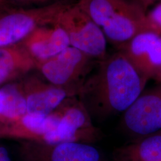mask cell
Segmentation results:
<instances>
[{"label":"cell","mask_w":161,"mask_h":161,"mask_svg":"<svg viewBox=\"0 0 161 161\" xmlns=\"http://www.w3.org/2000/svg\"><path fill=\"white\" fill-rule=\"evenodd\" d=\"M147 80L123 52L117 53L101 60L76 97L92 121H103L123 114L144 91Z\"/></svg>","instance_id":"cell-1"},{"label":"cell","mask_w":161,"mask_h":161,"mask_svg":"<svg viewBox=\"0 0 161 161\" xmlns=\"http://www.w3.org/2000/svg\"><path fill=\"white\" fill-rule=\"evenodd\" d=\"M69 4L64 1L50 5L9 9L0 14V48L19 44L42 26L56 23Z\"/></svg>","instance_id":"cell-2"},{"label":"cell","mask_w":161,"mask_h":161,"mask_svg":"<svg viewBox=\"0 0 161 161\" xmlns=\"http://www.w3.org/2000/svg\"><path fill=\"white\" fill-rule=\"evenodd\" d=\"M92 59L78 49L69 46L53 58L36 62V69L47 81L66 90L70 97H76L90 74Z\"/></svg>","instance_id":"cell-3"},{"label":"cell","mask_w":161,"mask_h":161,"mask_svg":"<svg viewBox=\"0 0 161 161\" xmlns=\"http://www.w3.org/2000/svg\"><path fill=\"white\" fill-rule=\"evenodd\" d=\"M56 23L65 31L73 47L92 58H106L107 40L103 31L76 4H69Z\"/></svg>","instance_id":"cell-4"},{"label":"cell","mask_w":161,"mask_h":161,"mask_svg":"<svg viewBox=\"0 0 161 161\" xmlns=\"http://www.w3.org/2000/svg\"><path fill=\"white\" fill-rule=\"evenodd\" d=\"M77 4L112 43L121 45L135 36L136 25L121 0H80Z\"/></svg>","instance_id":"cell-5"},{"label":"cell","mask_w":161,"mask_h":161,"mask_svg":"<svg viewBox=\"0 0 161 161\" xmlns=\"http://www.w3.org/2000/svg\"><path fill=\"white\" fill-rule=\"evenodd\" d=\"M58 122V143L77 142L92 144L101 138L86 109L76 97L65 99L52 113Z\"/></svg>","instance_id":"cell-6"},{"label":"cell","mask_w":161,"mask_h":161,"mask_svg":"<svg viewBox=\"0 0 161 161\" xmlns=\"http://www.w3.org/2000/svg\"><path fill=\"white\" fill-rule=\"evenodd\" d=\"M121 125L137 138L161 130V84L143 92L124 113Z\"/></svg>","instance_id":"cell-7"},{"label":"cell","mask_w":161,"mask_h":161,"mask_svg":"<svg viewBox=\"0 0 161 161\" xmlns=\"http://www.w3.org/2000/svg\"><path fill=\"white\" fill-rule=\"evenodd\" d=\"M19 153L22 161H103L92 144L77 142L22 141Z\"/></svg>","instance_id":"cell-8"},{"label":"cell","mask_w":161,"mask_h":161,"mask_svg":"<svg viewBox=\"0 0 161 161\" xmlns=\"http://www.w3.org/2000/svg\"><path fill=\"white\" fill-rule=\"evenodd\" d=\"M58 126V121L52 114L42 116L27 113L14 119L0 121V136L56 143Z\"/></svg>","instance_id":"cell-9"},{"label":"cell","mask_w":161,"mask_h":161,"mask_svg":"<svg viewBox=\"0 0 161 161\" xmlns=\"http://www.w3.org/2000/svg\"><path fill=\"white\" fill-rule=\"evenodd\" d=\"M26 100L27 113L48 116L65 99L68 92L36 75L28 74L18 81Z\"/></svg>","instance_id":"cell-10"},{"label":"cell","mask_w":161,"mask_h":161,"mask_svg":"<svg viewBox=\"0 0 161 161\" xmlns=\"http://www.w3.org/2000/svg\"><path fill=\"white\" fill-rule=\"evenodd\" d=\"M138 71L148 80L161 71V38L155 33L135 35L123 52Z\"/></svg>","instance_id":"cell-11"},{"label":"cell","mask_w":161,"mask_h":161,"mask_svg":"<svg viewBox=\"0 0 161 161\" xmlns=\"http://www.w3.org/2000/svg\"><path fill=\"white\" fill-rule=\"evenodd\" d=\"M20 44L36 62L53 58L70 46L68 35L56 23L37 28Z\"/></svg>","instance_id":"cell-12"},{"label":"cell","mask_w":161,"mask_h":161,"mask_svg":"<svg viewBox=\"0 0 161 161\" xmlns=\"http://www.w3.org/2000/svg\"><path fill=\"white\" fill-rule=\"evenodd\" d=\"M35 69L36 61L20 43L0 48V86Z\"/></svg>","instance_id":"cell-13"},{"label":"cell","mask_w":161,"mask_h":161,"mask_svg":"<svg viewBox=\"0 0 161 161\" xmlns=\"http://www.w3.org/2000/svg\"><path fill=\"white\" fill-rule=\"evenodd\" d=\"M114 161H161V134L138 138L117 149Z\"/></svg>","instance_id":"cell-14"},{"label":"cell","mask_w":161,"mask_h":161,"mask_svg":"<svg viewBox=\"0 0 161 161\" xmlns=\"http://www.w3.org/2000/svg\"><path fill=\"white\" fill-rule=\"evenodd\" d=\"M0 92L3 97L0 121L14 119L27 114L26 100L19 82L6 84Z\"/></svg>","instance_id":"cell-15"},{"label":"cell","mask_w":161,"mask_h":161,"mask_svg":"<svg viewBox=\"0 0 161 161\" xmlns=\"http://www.w3.org/2000/svg\"><path fill=\"white\" fill-rule=\"evenodd\" d=\"M10 4H14L16 6L20 7H29L32 6V7H41V6L50 5L53 3L62 1L64 0H8Z\"/></svg>","instance_id":"cell-16"},{"label":"cell","mask_w":161,"mask_h":161,"mask_svg":"<svg viewBox=\"0 0 161 161\" xmlns=\"http://www.w3.org/2000/svg\"><path fill=\"white\" fill-rule=\"evenodd\" d=\"M152 20L161 27V4L157 6L151 13Z\"/></svg>","instance_id":"cell-17"},{"label":"cell","mask_w":161,"mask_h":161,"mask_svg":"<svg viewBox=\"0 0 161 161\" xmlns=\"http://www.w3.org/2000/svg\"><path fill=\"white\" fill-rule=\"evenodd\" d=\"M0 161H12L8 150L2 145H0Z\"/></svg>","instance_id":"cell-18"},{"label":"cell","mask_w":161,"mask_h":161,"mask_svg":"<svg viewBox=\"0 0 161 161\" xmlns=\"http://www.w3.org/2000/svg\"><path fill=\"white\" fill-rule=\"evenodd\" d=\"M10 3L8 0H0V11H6L10 8Z\"/></svg>","instance_id":"cell-19"},{"label":"cell","mask_w":161,"mask_h":161,"mask_svg":"<svg viewBox=\"0 0 161 161\" xmlns=\"http://www.w3.org/2000/svg\"><path fill=\"white\" fill-rule=\"evenodd\" d=\"M3 106V95H2L1 92H0V116H1V114L2 112Z\"/></svg>","instance_id":"cell-20"},{"label":"cell","mask_w":161,"mask_h":161,"mask_svg":"<svg viewBox=\"0 0 161 161\" xmlns=\"http://www.w3.org/2000/svg\"><path fill=\"white\" fill-rule=\"evenodd\" d=\"M156 78L158 79V80H160L161 82V72L158 74V75L156 76Z\"/></svg>","instance_id":"cell-21"},{"label":"cell","mask_w":161,"mask_h":161,"mask_svg":"<svg viewBox=\"0 0 161 161\" xmlns=\"http://www.w3.org/2000/svg\"><path fill=\"white\" fill-rule=\"evenodd\" d=\"M157 134H161V130L159 132H158V133H157Z\"/></svg>","instance_id":"cell-22"}]
</instances>
